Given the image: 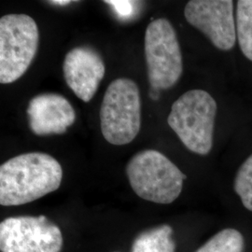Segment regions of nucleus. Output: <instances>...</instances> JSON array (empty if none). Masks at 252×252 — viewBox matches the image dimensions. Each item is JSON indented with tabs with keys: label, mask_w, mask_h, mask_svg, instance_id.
Here are the masks:
<instances>
[{
	"label": "nucleus",
	"mask_w": 252,
	"mask_h": 252,
	"mask_svg": "<svg viewBox=\"0 0 252 252\" xmlns=\"http://www.w3.org/2000/svg\"><path fill=\"white\" fill-rule=\"evenodd\" d=\"M141 126V102L135 81L120 78L110 82L100 108L102 135L115 146L131 143Z\"/></svg>",
	"instance_id": "obj_4"
},
{
	"label": "nucleus",
	"mask_w": 252,
	"mask_h": 252,
	"mask_svg": "<svg viewBox=\"0 0 252 252\" xmlns=\"http://www.w3.org/2000/svg\"><path fill=\"white\" fill-rule=\"evenodd\" d=\"M216 114V101L207 92L190 90L173 103L167 123L188 150L207 155L213 146Z\"/></svg>",
	"instance_id": "obj_3"
},
{
	"label": "nucleus",
	"mask_w": 252,
	"mask_h": 252,
	"mask_svg": "<svg viewBox=\"0 0 252 252\" xmlns=\"http://www.w3.org/2000/svg\"><path fill=\"white\" fill-rule=\"evenodd\" d=\"M145 60L151 87L167 90L183 72L182 54L177 33L171 23L156 19L145 31Z\"/></svg>",
	"instance_id": "obj_6"
},
{
	"label": "nucleus",
	"mask_w": 252,
	"mask_h": 252,
	"mask_svg": "<svg viewBox=\"0 0 252 252\" xmlns=\"http://www.w3.org/2000/svg\"><path fill=\"white\" fill-rule=\"evenodd\" d=\"M234 188L244 207L252 211V154L236 172Z\"/></svg>",
	"instance_id": "obj_14"
},
{
	"label": "nucleus",
	"mask_w": 252,
	"mask_h": 252,
	"mask_svg": "<svg viewBox=\"0 0 252 252\" xmlns=\"http://www.w3.org/2000/svg\"><path fill=\"white\" fill-rule=\"evenodd\" d=\"M149 95H150L151 99L153 100V101H157V100L160 98V96H161V90L151 87Z\"/></svg>",
	"instance_id": "obj_16"
},
{
	"label": "nucleus",
	"mask_w": 252,
	"mask_h": 252,
	"mask_svg": "<svg viewBox=\"0 0 252 252\" xmlns=\"http://www.w3.org/2000/svg\"><path fill=\"white\" fill-rule=\"evenodd\" d=\"M235 27L241 52L252 62V0L237 1Z\"/></svg>",
	"instance_id": "obj_12"
},
{
	"label": "nucleus",
	"mask_w": 252,
	"mask_h": 252,
	"mask_svg": "<svg viewBox=\"0 0 252 252\" xmlns=\"http://www.w3.org/2000/svg\"><path fill=\"white\" fill-rule=\"evenodd\" d=\"M50 4H53V5H56V6H66V5H69L70 3H72V1L70 0H55V1H49Z\"/></svg>",
	"instance_id": "obj_17"
},
{
	"label": "nucleus",
	"mask_w": 252,
	"mask_h": 252,
	"mask_svg": "<svg viewBox=\"0 0 252 252\" xmlns=\"http://www.w3.org/2000/svg\"><path fill=\"white\" fill-rule=\"evenodd\" d=\"M184 15L217 49L231 51L234 48L236 25L232 0H191L185 6Z\"/></svg>",
	"instance_id": "obj_8"
},
{
	"label": "nucleus",
	"mask_w": 252,
	"mask_h": 252,
	"mask_svg": "<svg viewBox=\"0 0 252 252\" xmlns=\"http://www.w3.org/2000/svg\"><path fill=\"white\" fill-rule=\"evenodd\" d=\"M126 175L135 194L147 201L168 205L180 196L186 176L162 153L145 150L127 163Z\"/></svg>",
	"instance_id": "obj_2"
},
{
	"label": "nucleus",
	"mask_w": 252,
	"mask_h": 252,
	"mask_svg": "<svg viewBox=\"0 0 252 252\" xmlns=\"http://www.w3.org/2000/svg\"><path fill=\"white\" fill-rule=\"evenodd\" d=\"M27 113L30 129L36 135L63 134L76 120L71 104L58 94H41L33 97Z\"/></svg>",
	"instance_id": "obj_10"
},
{
	"label": "nucleus",
	"mask_w": 252,
	"mask_h": 252,
	"mask_svg": "<svg viewBox=\"0 0 252 252\" xmlns=\"http://www.w3.org/2000/svg\"><path fill=\"white\" fill-rule=\"evenodd\" d=\"M245 240L242 234L227 228L213 235L195 252H244Z\"/></svg>",
	"instance_id": "obj_13"
},
{
	"label": "nucleus",
	"mask_w": 252,
	"mask_h": 252,
	"mask_svg": "<svg viewBox=\"0 0 252 252\" xmlns=\"http://www.w3.org/2000/svg\"><path fill=\"white\" fill-rule=\"evenodd\" d=\"M112 6L122 18H129L134 11V3L132 1H106Z\"/></svg>",
	"instance_id": "obj_15"
},
{
	"label": "nucleus",
	"mask_w": 252,
	"mask_h": 252,
	"mask_svg": "<svg viewBox=\"0 0 252 252\" xmlns=\"http://www.w3.org/2000/svg\"><path fill=\"white\" fill-rule=\"evenodd\" d=\"M173 229L167 224L157 226L138 234L132 245V252H176Z\"/></svg>",
	"instance_id": "obj_11"
},
{
	"label": "nucleus",
	"mask_w": 252,
	"mask_h": 252,
	"mask_svg": "<svg viewBox=\"0 0 252 252\" xmlns=\"http://www.w3.org/2000/svg\"><path fill=\"white\" fill-rule=\"evenodd\" d=\"M39 43L35 20L27 14H8L0 19V82L19 80L33 62Z\"/></svg>",
	"instance_id": "obj_5"
},
{
	"label": "nucleus",
	"mask_w": 252,
	"mask_h": 252,
	"mask_svg": "<svg viewBox=\"0 0 252 252\" xmlns=\"http://www.w3.org/2000/svg\"><path fill=\"white\" fill-rule=\"evenodd\" d=\"M106 72L100 54L90 47H77L63 60V77L68 87L83 102L94 96Z\"/></svg>",
	"instance_id": "obj_9"
},
{
	"label": "nucleus",
	"mask_w": 252,
	"mask_h": 252,
	"mask_svg": "<svg viewBox=\"0 0 252 252\" xmlns=\"http://www.w3.org/2000/svg\"><path fill=\"white\" fill-rule=\"evenodd\" d=\"M63 179L59 162L44 153H23L0 166V205L31 203L58 189Z\"/></svg>",
	"instance_id": "obj_1"
},
{
	"label": "nucleus",
	"mask_w": 252,
	"mask_h": 252,
	"mask_svg": "<svg viewBox=\"0 0 252 252\" xmlns=\"http://www.w3.org/2000/svg\"><path fill=\"white\" fill-rule=\"evenodd\" d=\"M63 234L45 216L10 217L0 223L1 252H61Z\"/></svg>",
	"instance_id": "obj_7"
}]
</instances>
